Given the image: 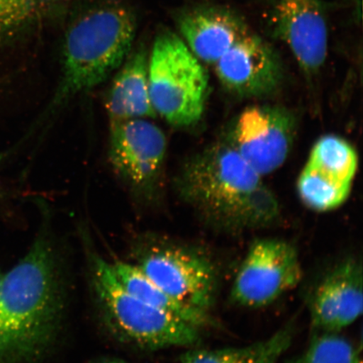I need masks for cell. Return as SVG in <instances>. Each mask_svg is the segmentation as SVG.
I'll list each match as a JSON object with an SVG mask.
<instances>
[{"mask_svg": "<svg viewBox=\"0 0 363 363\" xmlns=\"http://www.w3.org/2000/svg\"><path fill=\"white\" fill-rule=\"evenodd\" d=\"M44 221L38 237L0 287V363H40L57 337L63 294Z\"/></svg>", "mask_w": 363, "mask_h": 363, "instance_id": "1", "label": "cell"}, {"mask_svg": "<svg viewBox=\"0 0 363 363\" xmlns=\"http://www.w3.org/2000/svg\"><path fill=\"white\" fill-rule=\"evenodd\" d=\"M135 30L133 12L121 4H102L77 17L63 43L60 80L48 106L20 143L47 128L72 99L117 71L131 52Z\"/></svg>", "mask_w": 363, "mask_h": 363, "instance_id": "2", "label": "cell"}, {"mask_svg": "<svg viewBox=\"0 0 363 363\" xmlns=\"http://www.w3.org/2000/svg\"><path fill=\"white\" fill-rule=\"evenodd\" d=\"M261 176L231 144L219 143L189 159L175 181L184 201L216 223L254 228L252 194Z\"/></svg>", "mask_w": 363, "mask_h": 363, "instance_id": "3", "label": "cell"}, {"mask_svg": "<svg viewBox=\"0 0 363 363\" xmlns=\"http://www.w3.org/2000/svg\"><path fill=\"white\" fill-rule=\"evenodd\" d=\"M89 256L95 299L104 323L116 337L150 350L196 345L201 329L140 301L121 284L111 262L95 252Z\"/></svg>", "mask_w": 363, "mask_h": 363, "instance_id": "4", "label": "cell"}, {"mask_svg": "<svg viewBox=\"0 0 363 363\" xmlns=\"http://www.w3.org/2000/svg\"><path fill=\"white\" fill-rule=\"evenodd\" d=\"M150 97L157 115L177 128H189L201 121L208 80L202 62L181 36L162 30L149 54Z\"/></svg>", "mask_w": 363, "mask_h": 363, "instance_id": "5", "label": "cell"}, {"mask_svg": "<svg viewBox=\"0 0 363 363\" xmlns=\"http://www.w3.org/2000/svg\"><path fill=\"white\" fill-rule=\"evenodd\" d=\"M167 149L164 133L151 121L111 123L108 161L136 206L155 208L162 203Z\"/></svg>", "mask_w": 363, "mask_h": 363, "instance_id": "6", "label": "cell"}, {"mask_svg": "<svg viewBox=\"0 0 363 363\" xmlns=\"http://www.w3.org/2000/svg\"><path fill=\"white\" fill-rule=\"evenodd\" d=\"M134 264L184 306L210 314L218 288L215 265L193 249L147 237Z\"/></svg>", "mask_w": 363, "mask_h": 363, "instance_id": "7", "label": "cell"}, {"mask_svg": "<svg viewBox=\"0 0 363 363\" xmlns=\"http://www.w3.org/2000/svg\"><path fill=\"white\" fill-rule=\"evenodd\" d=\"M301 257L292 243L257 239L247 250L235 275L230 298L249 308L269 306L301 283Z\"/></svg>", "mask_w": 363, "mask_h": 363, "instance_id": "8", "label": "cell"}, {"mask_svg": "<svg viewBox=\"0 0 363 363\" xmlns=\"http://www.w3.org/2000/svg\"><path fill=\"white\" fill-rule=\"evenodd\" d=\"M358 166L350 143L335 135H325L315 143L298 180V193L311 210H335L350 194Z\"/></svg>", "mask_w": 363, "mask_h": 363, "instance_id": "9", "label": "cell"}, {"mask_svg": "<svg viewBox=\"0 0 363 363\" xmlns=\"http://www.w3.org/2000/svg\"><path fill=\"white\" fill-rule=\"evenodd\" d=\"M295 128L294 116L284 108L249 107L235 122L230 144L262 177L279 169L287 160Z\"/></svg>", "mask_w": 363, "mask_h": 363, "instance_id": "10", "label": "cell"}, {"mask_svg": "<svg viewBox=\"0 0 363 363\" xmlns=\"http://www.w3.org/2000/svg\"><path fill=\"white\" fill-rule=\"evenodd\" d=\"M213 66L221 84L240 97L266 96L274 92L283 79L278 54L252 30Z\"/></svg>", "mask_w": 363, "mask_h": 363, "instance_id": "11", "label": "cell"}, {"mask_svg": "<svg viewBox=\"0 0 363 363\" xmlns=\"http://www.w3.org/2000/svg\"><path fill=\"white\" fill-rule=\"evenodd\" d=\"M363 311L361 262L348 257L326 272L313 291L310 315L315 333H340Z\"/></svg>", "mask_w": 363, "mask_h": 363, "instance_id": "12", "label": "cell"}, {"mask_svg": "<svg viewBox=\"0 0 363 363\" xmlns=\"http://www.w3.org/2000/svg\"><path fill=\"white\" fill-rule=\"evenodd\" d=\"M277 29L299 66L308 74L319 71L328 52V27L320 0H279Z\"/></svg>", "mask_w": 363, "mask_h": 363, "instance_id": "13", "label": "cell"}, {"mask_svg": "<svg viewBox=\"0 0 363 363\" xmlns=\"http://www.w3.org/2000/svg\"><path fill=\"white\" fill-rule=\"evenodd\" d=\"M178 23L181 38L190 51L210 65L251 31L235 13L216 7L190 11L182 15Z\"/></svg>", "mask_w": 363, "mask_h": 363, "instance_id": "14", "label": "cell"}, {"mask_svg": "<svg viewBox=\"0 0 363 363\" xmlns=\"http://www.w3.org/2000/svg\"><path fill=\"white\" fill-rule=\"evenodd\" d=\"M149 52L144 45L130 52L104 97V107L111 123L157 116L150 97Z\"/></svg>", "mask_w": 363, "mask_h": 363, "instance_id": "15", "label": "cell"}, {"mask_svg": "<svg viewBox=\"0 0 363 363\" xmlns=\"http://www.w3.org/2000/svg\"><path fill=\"white\" fill-rule=\"evenodd\" d=\"M111 264L121 284L140 301L201 330L210 328L214 323L211 314L194 310L175 301L133 263L116 261Z\"/></svg>", "mask_w": 363, "mask_h": 363, "instance_id": "16", "label": "cell"}, {"mask_svg": "<svg viewBox=\"0 0 363 363\" xmlns=\"http://www.w3.org/2000/svg\"><path fill=\"white\" fill-rule=\"evenodd\" d=\"M294 328L288 324L271 337L247 346L220 349H189L181 363H278L291 346Z\"/></svg>", "mask_w": 363, "mask_h": 363, "instance_id": "17", "label": "cell"}, {"mask_svg": "<svg viewBox=\"0 0 363 363\" xmlns=\"http://www.w3.org/2000/svg\"><path fill=\"white\" fill-rule=\"evenodd\" d=\"M287 363H362L360 349L339 333H315L306 350Z\"/></svg>", "mask_w": 363, "mask_h": 363, "instance_id": "18", "label": "cell"}, {"mask_svg": "<svg viewBox=\"0 0 363 363\" xmlns=\"http://www.w3.org/2000/svg\"><path fill=\"white\" fill-rule=\"evenodd\" d=\"M39 0H0V48L11 43L33 21Z\"/></svg>", "mask_w": 363, "mask_h": 363, "instance_id": "19", "label": "cell"}, {"mask_svg": "<svg viewBox=\"0 0 363 363\" xmlns=\"http://www.w3.org/2000/svg\"><path fill=\"white\" fill-rule=\"evenodd\" d=\"M16 199V194L10 184L0 175V211L7 210Z\"/></svg>", "mask_w": 363, "mask_h": 363, "instance_id": "20", "label": "cell"}, {"mask_svg": "<svg viewBox=\"0 0 363 363\" xmlns=\"http://www.w3.org/2000/svg\"><path fill=\"white\" fill-rule=\"evenodd\" d=\"M9 84H10V80H9L8 77L0 75V101L10 89L8 88Z\"/></svg>", "mask_w": 363, "mask_h": 363, "instance_id": "21", "label": "cell"}, {"mask_svg": "<svg viewBox=\"0 0 363 363\" xmlns=\"http://www.w3.org/2000/svg\"><path fill=\"white\" fill-rule=\"evenodd\" d=\"M99 363H130V362H125L123 360H120V359H108V360H104Z\"/></svg>", "mask_w": 363, "mask_h": 363, "instance_id": "22", "label": "cell"}, {"mask_svg": "<svg viewBox=\"0 0 363 363\" xmlns=\"http://www.w3.org/2000/svg\"><path fill=\"white\" fill-rule=\"evenodd\" d=\"M2 279L3 274H1V272H0V287H1Z\"/></svg>", "mask_w": 363, "mask_h": 363, "instance_id": "23", "label": "cell"}]
</instances>
